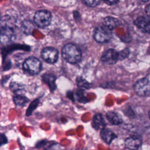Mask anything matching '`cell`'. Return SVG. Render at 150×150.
I'll return each mask as SVG.
<instances>
[{"label": "cell", "mask_w": 150, "mask_h": 150, "mask_svg": "<svg viewBox=\"0 0 150 150\" xmlns=\"http://www.w3.org/2000/svg\"><path fill=\"white\" fill-rule=\"evenodd\" d=\"M63 59L69 63L76 64L81 59V52L80 49L73 43H67L64 46L62 50Z\"/></svg>", "instance_id": "cell-1"}, {"label": "cell", "mask_w": 150, "mask_h": 150, "mask_svg": "<svg viewBox=\"0 0 150 150\" xmlns=\"http://www.w3.org/2000/svg\"><path fill=\"white\" fill-rule=\"evenodd\" d=\"M51 13L46 9L38 11L33 17L35 23L40 28H45L50 25L52 21Z\"/></svg>", "instance_id": "cell-2"}, {"label": "cell", "mask_w": 150, "mask_h": 150, "mask_svg": "<svg viewBox=\"0 0 150 150\" xmlns=\"http://www.w3.org/2000/svg\"><path fill=\"white\" fill-rule=\"evenodd\" d=\"M23 69L31 74H36L41 70L42 63L38 58L29 57L24 61Z\"/></svg>", "instance_id": "cell-3"}, {"label": "cell", "mask_w": 150, "mask_h": 150, "mask_svg": "<svg viewBox=\"0 0 150 150\" xmlns=\"http://www.w3.org/2000/svg\"><path fill=\"white\" fill-rule=\"evenodd\" d=\"M134 90L139 96H149L150 94V87L148 77H145L138 80L134 86Z\"/></svg>", "instance_id": "cell-4"}, {"label": "cell", "mask_w": 150, "mask_h": 150, "mask_svg": "<svg viewBox=\"0 0 150 150\" xmlns=\"http://www.w3.org/2000/svg\"><path fill=\"white\" fill-rule=\"evenodd\" d=\"M111 30L104 26L97 27L94 33V38L98 43H105L112 38Z\"/></svg>", "instance_id": "cell-5"}, {"label": "cell", "mask_w": 150, "mask_h": 150, "mask_svg": "<svg viewBox=\"0 0 150 150\" xmlns=\"http://www.w3.org/2000/svg\"><path fill=\"white\" fill-rule=\"evenodd\" d=\"M41 57L47 63L53 64L57 61L59 52L54 47H46L42 50Z\"/></svg>", "instance_id": "cell-6"}, {"label": "cell", "mask_w": 150, "mask_h": 150, "mask_svg": "<svg viewBox=\"0 0 150 150\" xmlns=\"http://www.w3.org/2000/svg\"><path fill=\"white\" fill-rule=\"evenodd\" d=\"M15 38V32L13 28L7 27H1L0 29V42L8 45L14 40Z\"/></svg>", "instance_id": "cell-7"}, {"label": "cell", "mask_w": 150, "mask_h": 150, "mask_svg": "<svg viewBox=\"0 0 150 150\" xmlns=\"http://www.w3.org/2000/svg\"><path fill=\"white\" fill-rule=\"evenodd\" d=\"M101 61L107 64H114L119 60L118 52L114 49H110L105 52L101 56Z\"/></svg>", "instance_id": "cell-8"}, {"label": "cell", "mask_w": 150, "mask_h": 150, "mask_svg": "<svg viewBox=\"0 0 150 150\" xmlns=\"http://www.w3.org/2000/svg\"><path fill=\"white\" fill-rule=\"evenodd\" d=\"M134 25L141 32L145 33L149 32V21L145 16H139L137 18L134 22Z\"/></svg>", "instance_id": "cell-9"}, {"label": "cell", "mask_w": 150, "mask_h": 150, "mask_svg": "<svg viewBox=\"0 0 150 150\" xmlns=\"http://www.w3.org/2000/svg\"><path fill=\"white\" fill-rule=\"evenodd\" d=\"M125 146L130 150H137L142 144V141L137 137H129L125 139Z\"/></svg>", "instance_id": "cell-10"}, {"label": "cell", "mask_w": 150, "mask_h": 150, "mask_svg": "<svg viewBox=\"0 0 150 150\" xmlns=\"http://www.w3.org/2000/svg\"><path fill=\"white\" fill-rule=\"evenodd\" d=\"M121 24L122 22L121 21L112 16H107L103 20V26L108 28L111 30Z\"/></svg>", "instance_id": "cell-11"}, {"label": "cell", "mask_w": 150, "mask_h": 150, "mask_svg": "<svg viewBox=\"0 0 150 150\" xmlns=\"http://www.w3.org/2000/svg\"><path fill=\"white\" fill-rule=\"evenodd\" d=\"M42 80L49 86L50 90L53 91L56 88V78L55 76L49 73H45L42 75Z\"/></svg>", "instance_id": "cell-12"}, {"label": "cell", "mask_w": 150, "mask_h": 150, "mask_svg": "<svg viewBox=\"0 0 150 150\" xmlns=\"http://www.w3.org/2000/svg\"><path fill=\"white\" fill-rule=\"evenodd\" d=\"M100 135L102 139L108 144H110L117 137V135L111 129L105 128L101 130Z\"/></svg>", "instance_id": "cell-13"}, {"label": "cell", "mask_w": 150, "mask_h": 150, "mask_svg": "<svg viewBox=\"0 0 150 150\" xmlns=\"http://www.w3.org/2000/svg\"><path fill=\"white\" fill-rule=\"evenodd\" d=\"M108 121L113 125H119L123 121L122 118L120 114L114 111H109L106 114Z\"/></svg>", "instance_id": "cell-14"}, {"label": "cell", "mask_w": 150, "mask_h": 150, "mask_svg": "<svg viewBox=\"0 0 150 150\" xmlns=\"http://www.w3.org/2000/svg\"><path fill=\"white\" fill-rule=\"evenodd\" d=\"M92 124L93 127L97 130L100 129H102L103 128H105V123L101 114H97L93 117Z\"/></svg>", "instance_id": "cell-15"}, {"label": "cell", "mask_w": 150, "mask_h": 150, "mask_svg": "<svg viewBox=\"0 0 150 150\" xmlns=\"http://www.w3.org/2000/svg\"><path fill=\"white\" fill-rule=\"evenodd\" d=\"M10 88L11 90L16 94V96H23V94L25 92L24 86L22 84L16 82L11 83L10 84Z\"/></svg>", "instance_id": "cell-16"}, {"label": "cell", "mask_w": 150, "mask_h": 150, "mask_svg": "<svg viewBox=\"0 0 150 150\" xmlns=\"http://www.w3.org/2000/svg\"><path fill=\"white\" fill-rule=\"evenodd\" d=\"M1 27H7L13 28V26L14 25V22L13 21V19L9 16H5L1 19L0 21Z\"/></svg>", "instance_id": "cell-17"}, {"label": "cell", "mask_w": 150, "mask_h": 150, "mask_svg": "<svg viewBox=\"0 0 150 150\" xmlns=\"http://www.w3.org/2000/svg\"><path fill=\"white\" fill-rule=\"evenodd\" d=\"M15 104L19 107L25 106L29 101V99L23 96H16L13 97Z\"/></svg>", "instance_id": "cell-18"}, {"label": "cell", "mask_w": 150, "mask_h": 150, "mask_svg": "<svg viewBox=\"0 0 150 150\" xmlns=\"http://www.w3.org/2000/svg\"><path fill=\"white\" fill-rule=\"evenodd\" d=\"M77 85L80 88L88 89L90 87V84L85 79H83L81 77L77 79Z\"/></svg>", "instance_id": "cell-19"}, {"label": "cell", "mask_w": 150, "mask_h": 150, "mask_svg": "<svg viewBox=\"0 0 150 150\" xmlns=\"http://www.w3.org/2000/svg\"><path fill=\"white\" fill-rule=\"evenodd\" d=\"M33 28V26L32 25V23L30 21H26L23 23V29L24 32L26 33H29L31 32Z\"/></svg>", "instance_id": "cell-20"}, {"label": "cell", "mask_w": 150, "mask_h": 150, "mask_svg": "<svg viewBox=\"0 0 150 150\" xmlns=\"http://www.w3.org/2000/svg\"><path fill=\"white\" fill-rule=\"evenodd\" d=\"M129 50L128 48H125L123 49L122 50L118 52V56H119V60H123L125 58H127L129 54Z\"/></svg>", "instance_id": "cell-21"}, {"label": "cell", "mask_w": 150, "mask_h": 150, "mask_svg": "<svg viewBox=\"0 0 150 150\" xmlns=\"http://www.w3.org/2000/svg\"><path fill=\"white\" fill-rule=\"evenodd\" d=\"M39 104V100L36 99L35 100L33 101V102L32 103V104L30 105L29 108L28 109L27 111H26V115H30L32 112V111L36 108V107Z\"/></svg>", "instance_id": "cell-22"}, {"label": "cell", "mask_w": 150, "mask_h": 150, "mask_svg": "<svg viewBox=\"0 0 150 150\" xmlns=\"http://www.w3.org/2000/svg\"><path fill=\"white\" fill-rule=\"evenodd\" d=\"M84 4H85L87 6L90 7H96L98 6L101 1H83Z\"/></svg>", "instance_id": "cell-23"}, {"label": "cell", "mask_w": 150, "mask_h": 150, "mask_svg": "<svg viewBox=\"0 0 150 150\" xmlns=\"http://www.w3.org/2000/svg\"><path fill=\"white\" fill-rule=\"evenodd\" d=\"M7 142H8V139L6 136L3 134H0V146L6 144Z\"/></svg>", "instance_id": "cell-24"}, {"label": "cell", "mask_w": 150, "mask_h": 150, "mask_svg": "<svg viewBox=\"0 0 150 150\" xmlns=\"http://www.w3.org/2000/svg\"><path fill=\"white\" fill-rule=\"evenodd\" d=\"M104 2L105 3H106L107 4L109 5H115V4L119 2V1H115V0H113V1H104Z\"/></svg>", "instance_id": "cell-25"}, {"label": "cell", "mask_w": 150, "mask_h": 150, "mask_svg": "<svg viewBox=\"0 0 150 150\" xmlns=\"http://www.w3.org/2000/svg\"><path fill=\"white\" fill-rule=\"evenodd\" d=\"M150 6H149V5H147L146 6H145V12L146 13V14H147V15L148 16H149V11H150V8H149Z\"/></svg>", "instance_id": "cell-26"}]
</instances>
